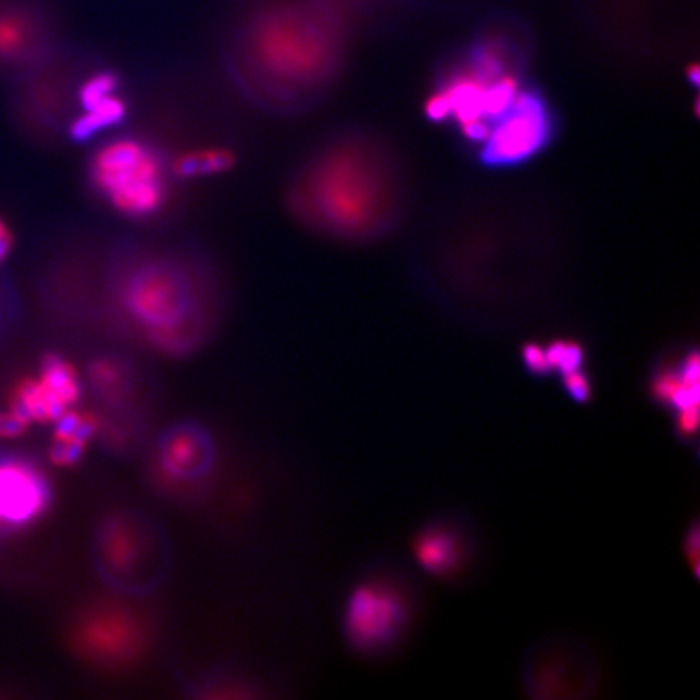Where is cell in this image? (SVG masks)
Instances as JSON below:
<instances>
[{"label": "cell", "instance_id": "cell-1", "mask_svg": "<svg viewBox=\"0 0 700 700\" xmlns=\"http://www.w3.org/2000/svg\"><path fill=\"white\" fill-rule=\"evenodd\" d=\"M557 236L532 204L504 193L452 198L414 243L428 296L462 309H521L543 299L558 267Z\"/></svg>", "mask_w": 700, "mask_h": 700}, {"label": "cell", "instance_id": "cell-15", "mask_svg": "<svg viewBox=\"0 0 700 700\" xmlns=\"http://www.w3.org/2000/svg\"><path fill=\"white\" fill-rule=\"evenodd\" d=\"M464 543L452 528L438 525L417 535L414 553L418 563L437 576H448L464 560Z\"/></svg>", "mask_w": 700, "mask_h": 700}, {"label": "cell", "instance_id": "cell-19", "mask_svg": "<svg viewBox=\"0 0 700 700\" xmlns=\"http://www.w3.org/2000/svg\"><path fill=\"white\" fill-rule=\"evenodd\" d=\"M545 349V357H547L548 373L558 372L561 376L566 373L576 372L583 368L586 353H584L583 346L574 341H560L551 342Z\"/></svg>", "mask_w": 700, "mask_h": 700}, {"label": "cell", "instance_id": "cell-18", "mask_svg": "<svg viewBox=\"0 0 700 700\" xmlns=\"http://www.w3.org/2000/svg\"><path fill=\"white\" fill-rule=\"evenodd\" d=\"M250 688L249 682L226 672L204 673L187 686L191 698L198 699L250 698Z\"/></svg>", "mask_w": 700, "mask_h": 700}, {"label": "cell", "instance_id": "cell-2", "mask_svg": "<svg viewBox=\"0 0 700 700\" xmlns=\"http://www.w3.org/2000/svg\"><path fill=\"white\" fill-rule=\"evenodd\" d=\"M348 26L316 0H255L221 39L234 91L273 117H302L335 92L348 61Z\"/></svg>", "mask_w": 700, "mask_h": 700}, {"label": "cell", "instance_id": "cell-10", "mask_svg": "<svg viewBox=\"0 0 700 700\" xmlns=\"http://www.w3.org/2000/svg\"><path fill=\"white\" fill-rule=\"evenodd\" d=\"M216 439L195 418H182L161 432L157 441V467L167 484L195 485L207 480L216 467Z\"/></svg>", "mask_w": 700, "mask_h": 700}, {"label": "cell", "instance_id": "cell-3", "mask_svg": "<svg viewBox=\"0 0 700 700\" xmlns=\"http://www.w3.org/2000/svg\"><path fill=\"white\" fill-rule=\"evenodd\" d=\"M104 279L117 338L171 359L203 349L226 315V277L195 243L105 240Z\"/></svg>", "mask_w": 700, "mask_h": 700}, {"label": "cell", "instance_id": "cell-24", "mask_svg": "<svg viewBox=\"0 0 700 700\" xmlns=\"http://www.w3.org/2000/svg\"><path fill=\"white\" fill-rule=\"evenodd\" d=\"M7 234H10L9 227H7V224L0 220V237L7 236Z\"/></svg>", "mask_w": 700, "mask_h": 700}, {"label": "cell", "instance_id": "cell-21", "mask_svg": "<svg viewBox=\"0 0 700 700\" xmlns=\"http://www.w3.org/2000/svg\"><path fill=\"white\" fill-rule=\"evenodd\" d=\"M523 357L525 366L534 375H548L547 357H545V349L541 346H525Z\"/></svg>", "mask_w": 700, "mask_h": 700}, {"label": "cell", "instance_id": "cell-22", "mask_svg": "<svg viewBox=\"0 0 700 700\" xmlns=\"http://www.w3.org/2000/svg\"><path fill=\"white\" fill-rule=\"evenodd\" d=\"M28 424L16 417L12 412L0 414V438H16L25 434Z\"/></svg>", "mask_w": 700, "mask_h": 700}, {"label": "cell", "instance_id": "cell-20", "mask_svg": "<svg viewBox=\"0 0 700 700\" xmlns=\"http://www.w3.org/2000/svg\"><path fill=\"white\" fill-rule=\"evenodd\" d=\"M561 378H563L564 389L574 401H589L590 396H592V385H590L589 375L583 368L566 373Z\"/></svg>", "mask_w": 700, "mask_h": 700}, {"label": "cell", "instance_id": "cell-11", "mask_svg": "<svg viewBox=\"0 0 700 700\" xmlns=\"http://www.w3.org/2000/svg\"><path fill=\"white\" fill-rule=\"evenodd\" d=\"M143 370L122 350H101L91 357L87 382L91 396L104 414L140 412L138 402L143 391Z\"/></svg>", "mask_w": 700, "mask_h": 700}, {"label": "cell", "instance_id": "cell-7", "mask_svg": "<svg viewBox=\"0 0 700 700\" xmlns=\"http://www.w3.org/2000/svg\"><path fill=\"white\" fill-rule=\"evenodd\" d=\"M557 130L550 102L540 89L527 84L475 147L478 161L491 170L521 166L543 153L553 143Z\"/></svg>", "mask_w": 700, "mask_h": 700}, {"label": "cell", "instance_id": "cell-23", "mask_svg": "<svg viewBox=\"0 0 700 700\" xmlns=\"http://www.w3.org/2000/svg\"><path fill=\"white\" fill-rule=\"evenodd\" d=\"M13 249V236L12 233L7 234V236L0 237V263L10 255Z\"/></svg>", "mask_w": 700, "mask_h": 700}, {"label": "cell", "instance_id": "cell-12", "mask_svg": "<svg viewBox=\"0 0 700 700\" xmlns=\"http://www.w3.org/2000/svg\"><path fill=\"white\" fill-rule=\"evenodd\" d=\"M52 503L48 477L23 459L0 462V523L22 527L41 517Z\"/></svg>", "mask_w": 700, "mask_h": 700}, {"label": "cell", "instance_id": "cell-9", "mask_svg": "<svg viewBox=\"0 0 700 700\" xmlns=\"http://www.w3.org/2000/svg\"><path fill=\"white\" fill-rule=\"evenodd\" d=\"M77 647L82 655L101 666L127 665L147 642V630L137 614L117 605H96L80 620Z\"/></svg>", "mask_w": 700, "mask_h": 700}, {"label": "cell", "instance_id": "cell-5", "mask_svg": "<svg viewBox=\"0 0 700 700\" xmlns=\"http://www.w3.org/2000/svg\"><path fill=\"white\" fill-rule=\"evenodd\" d=\"M170 150L134 132H114L92 143L85 178L92 197L122 220L157 221L173 203L177 180Z\"/></svg>", "mask_w": 700, "mask_h": 700}, {"label": "cell", "instance_id": "cell-8", "mask_svg": "<svg viewBox=\"0 0 700 700\" xmlns=\"http://www.w3.org/2000/svg\"><path fill=\"white\" fill-rule=\"evenodd\" d=\"M408 600L391 584L373 580L355 587L345 610V634L360 652L391 646L409 621Z\"/></svg>", "mask_w": 700, "mask_h": 700}, {"label": "cell", "instance_id": "cell-14", "mask_svg": "<svg viewBox=\"0 0 700 700\" xmlns=\"http://www.w3.org/2000/svg\"><path fill=\"white\" fill-rule=\"evenodd\" d=\"M99 415L91 412L67 411L55 421L54 438H52V464L71 467L84 458L91 439L98 437Z\"/></svg>", "mask_w": 700, "mask_h": 700}, {"label": "cell", "instance_id": "cell-17", "mask_svg": "<svg viewBox=\"0 0 700 700\" xmlns=\"http://www.w3.org/2000/svg\"><path fill=\"white\" fill-rule=\"evenodd\" d=\"M39 382L68 409L74 408L84 395V383L77 366L59 353H48L42 359Z\"/></svg>", "mask_w": 700, "mask_h": 700}, {"label": "cell", "instance_id": "cell-13", "mask_svg": "<svg viewBox=\"0 0 700 700\" xmlns=\"http://www.w3.org/2000/svg\"><path fill=\"white\" fill-rule=\"evenodd\" d=\"M699 376L698 350H691L660 366L650 383L652 396L676 415L699 411Z\"/></svg>", "mask_w": 700, "mask_h": 700}, {"label": "cell", "instance_id": "cell-6", "mask_svg": "<svg viewBox=\"0 0 700 700\" xmlns=\"http://www.w3.org/2000/svg\"><path fill=\"white\" fill-rule=\"evenodd\" d=\"M91 561L101 583L115 596L141 599L170 580L173 541L166 527L145 511L121 508L96 524Z\"/></svg>", "mask_w": 700, "mask_h": 700}, {"label": "cell", "instance_id": "cell-4", "mask_svg": "<svg viewBox=\"0 0 700 700\" xmlns=\"http://www.w3.org/2000/svg\"><path fill=\"white\" fill-rule=\"evenodd\" d=\"M287 216L313 236L370 243L391 236L411 201L398 148L363 125L336 128L290 171L283 191Z\"/></svg>", "mask_w": 700, "mask_h": 700}, {"label": "cell", "instance_id": "cell-16", "mask_svg": "<svg viewBox=\"0 0 700 700\" xmlns=\"http://www.w3.org/2000/svg\"><path fill=\"white\" fill-rule=\"evenodd\" d=\"M237 154L233 148L223 145L191 148V150L173 153L171 170L177 184L182 182L203 180L230 173L236 167Z\"/></svg>", "mask_w": 700, "mask_h": 700}]
</instances>
